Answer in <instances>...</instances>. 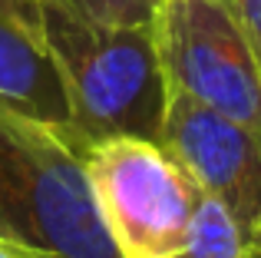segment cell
I'll return each mask as SVG.
<instances>
[{
	"instance_id": "6da1fadb",
	"label": "cell",
	"mask_w": 261,
	"mask_h": 258,
	"mask_svg": "<svg viewBox=\"0 0 261 258\" xmlns=\"http://www.w3.org/2000/svg\"><path fill=\"white\" fill-rule=\"evenodd\" d=\"M40 27L70 86L73 149L116 136L159 142L169 83L152 23H96L63 0H40Z\"/></svg>"
},
{
	"instance_id": "7a4b0ae2",
	"label": "cell",
	"mask_w": 261,
	"mask_h": 258,
	"mask_svg": "<svg viewBox=\"0 0 261 258\" xmlns=\"http://www.w3.org/2000/svg\"><path fill=\"white\" fill-rule=\"evenodd\" d=\"M0 242L40 258H122L83 152L50 126L0 110Z\"/></svg>"
},
{
	"instance_id": "3957f363",
	"label": "cell",
	"mask_w": 261,
	"mask_h": 258,
	"mask_svg": "<svg viewBox=\"0 0 261 258\" xmlns=\"http://www.w3.org/2000/svg\"><path fill=\"white\" fill-rule=\"evenodd\" d=\"M83 162L122 258H172L185 245L198 186L162 142L116 136L86 146Z\"/></svg>"
},
{
	"instance_id": "277c9868",
	"label": "cell",
	"mask_w": 261,
	"mask_h": 258,
	"mask_svg": "<svg viewBox=\"0 0 261 258\" xmlns=\"http://www.w3.org/2000/svg\"><path fill=\"white\" fill-rule=\"evenodd\" d=\"M152 27L169 90L261 133V66L225 0H162Z\"/></svg>"
},
{
	"instance_id": "5b68a950",
	"label": "cell",
	"mask_w": 261,
	"mask_h": 258,
	"mask_svg": "<svg viewBox=\"0 0 261 258\" xmlns=\"http://www.w3.org/2000/svg\"><path fill=\"white\" fill-rule=\"evenodd\" d=\"M159 142L202 192L222 199L248 232L261 228V133L169 90Z\"/></svg>"
},
{
	"instance_id": "8992f818",
	"label": "cell",
	"mask_w": 261,
	"mask_h": 258,
	"mask_svg": "<svg viewBox=\"0 0 261 258\" xmlns=\"http://www.w3.org/2000/svg\"><path fill=\"white\" fill-rule=\"evenodd\" d=\"M0 110L50 126L70 142L73 99L43 33L0 13Z\"/></svg>"
},
{
	"instance_id": "52a82bcc",
	"label": "cell",
	"mask_w": 261,
	"mask_h": 258,
	"mask_svg": "<svg viewBox=\"0 0 261 258\" xmlns=\"http://www.w3.org/2000/svg\"><path fill=\"white\" fill-rule=\"evenodd\" d=\"M258 235L238 222V215L215 195L195 192L185 245L172 258H248Z\"/></svg>"
},
{
	"instance_id": "ba28073f",
	"label": "cell",
	"mask_w": 261,
	"mask_h": 258,
	"mask_svg": "<svg viewBox=\"0 0 261 258\" xmlns=\"http://www.w3.org/2000/svg\"><path fill=\"white\" fill-rule=\"evenodd\" d=\"M63 4H70L76 13L96 20V23L136 27V23H152L162 0H63Z\"/></svg>"
},
{
	"instance_id": "9c48e42d",
	"label": "cell",
	"mask_w": 261,
	"mask_h": 258,
	"mask_svg": "<svg viewBox=\"0 0 261 258\" xmlns=\"http://www.w3.org/2000/svg\"><path fill=\"white\" fill-rule=\"evenodd\" d=\"M225 4H228L238 30L245 33V40H248L251 53H255L261 66V0H225Z\"/></svg>"
},
{
	"instance_id": "30bf717a",
	"label": "cell",
	"mask_w": 261,
	"mask_h": 258,
	"mask_svg": "<svg viewBox=\"0 0 261 258\" xmlns=\"http://www.w3.org/2000/svg\"><path fill=\"white\" fill-rule=\"evenodd\" d=\"M0 13L20 20L23 27H30L37 33H43V27H40V0H0Z\"/></svg>"
},
{
	"instance_id": "8fae6325",
	"label": "cell",
	"mask_w": 261,
	"mask_h": 258,
	"mask_svg": "<svg viewBox=\"0 0 261 258\" xmlns=\"http://www.w3.org/2000/svg\"><path fill=\"white\" fill-rule=\"evenodd\" d=\"M0 258H40V255L27 252V248H17V245H10V242H0Z\"/></svg>"
},
{
	"instance_id": "7c38bea8",
	"label": "cell",
	"mask_w": 261,
	"mask_h": 258,
	"mask_svg": "<svg viewBox=\"0 0 261 258\" xmlns=\"http://www.w3.org/2000/svg\"><path fill=\"white\" fill-rule=\"evenodd\" d=\"M248 258H261V242H255V248H251V255Z\"/></svg>"
},
{
	"instance_id": "4fadbf2b",
	"label": "cell",
	"mask_w": 261,
	"mask_h": 258,
	"mask_svg": "<svg viewBox=\"0 0 261 258\" xmlns=\"http://www.w3.org/2000/svg\"><path fill=\"white\" fill-rule=\"evenodd\" d=\"M258 242H261V228H258Z\"/></svg>"
}]
</instances>
